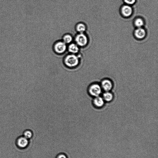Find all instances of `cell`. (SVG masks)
I'll return each instance as SVG.
<instances>
[{
    "instance_id": "cell-1",
    "label": "cell",
    "mask_w": 158,
    "mask_h": 158,
    "mask_svg": "<svg viewBox=\"0 0 158 158\" xmlns=\"http://www.w3.org/2000/svg\"><path fill=\"white\" fill-rule=\"evenodd\" d=\"M63 62L67 68L73 69L79 65L80 60L79 57L75 54H70L67 55L64 57Z\"/></svg>"
},
{
    "instance_id": "cell-2",
    "label": "cell",
    "mask_w": 158,
    "mask_h": 158,
    "mask_svg": "<svg viewBox=\"0 0 158 158\" xmlns=\"http://www.w3.org/2000/svg\"><path fill=\"white\" fill-rule=\"evenodd\" d=\"M101 85L96 83L90 85L87 88V92L89 95L95 97L99 96L102 92Z\"/></svg>"
},
{
    "instance_id": "cell-3",
    "label": "cell",
    "mask_w": 158,
    "mask_h": 158,
    "mask_svg": "<svg viewBox=\"0 0 158 158\" xmlns=\"http://www.w3.org/2000/svg\"><path fill=\"white\" fill-rule=\"evenodd\" d=\"M75 40L76 44L80 47H83L87 45L88 40L84 33H78L75 36Z\"/></svg>"
},
{
    "instance_id": "cell-4",
    "label": "cell",
    "mask_w": 158,
    "mask_h": 158,
    "mask_svg": "<svg viewBox=\"0 0 158 158\" xmlns=\"http://www.w3.org/2000/svg\"><path fill=\"white\" fill-rule=\"evenodd\" d=\"M66 44L63 41L56 42L53 46L54 51L57 54H61L64 53L67 49Z\"/></svg>"
},
{
    "instance_id": "cell-5",
    "label": "cell",
    "mask_w": 158,
    "mask_h": 158,
    "mask_svg": "<svg viewBox=\"0 0 158 158\" xmlns=\"http://www.w3.org/2000/svg\"><path fill=\"white\" fill-rule=\"evenodd\" d=\"M16 145L18 147L21 148H26L29 144L28 139L23 136L18 138L16 141Z\"/></svg>"
},
{
    "instance_id": "cell-6",
    "label": "cell",
    "mask_w": 158,
    "mask_h": 158,
    "mask_svg": "<svg viewBox=\"0 0 158 158\" xmlns=\"http://www.w3.org/2000/svg\"><path fill=\"white\" fill-rule=\"evenodd\" d=\"M113 85L112 82L110 80L106 79L102 81L101 86L102 89L107 92L111 90L113 87Z\"/></svg>"
},
{
    "instance_id": "cell-7",
    "label": "cell",
    "mask_w": 158,
    "mask_h": 158,
    "mask_svg": "<svg viewBox=\"0 0 158 158\" xmlns=\"http://www.w3.org/2000/svg\"><path fill=\"white\" fill-rule=\"evenodd\" d=\"M121 11L122 15L123 16L127 17L131 15L133 10L130 6L126 4L122 7Z\"/></svg>"
},
{
    "instance_id": "cell-8",
    "label": "cell",
    "mask_w": 158,
    "mask_h": 158,
    "mask_svg": "<svg viewBox=\"0 0 158 158\" xmlns=\"http://www.w3.org/2000/svg\"><path fill=\"white\" fill-rule=\"evenodd\" d=\"M134 35L136 38L139 39H142L146 36V31L142 27L137 28L134 31Z\"/></svg>"
},
{
    "instance_id": "cell-9",
    "label": "cell",
    "mask_w": 158,
    "mask_h": 158,
    "mask_svg": "<svg viewBox=\"0 0 158 158\" xmlns=\"http://www.w3.org/2000/svg\"><path fill=\"white\" fill-rule=\"evenodd\" d=\"M94 106L97 108H100L103 106L104 104V100L102 98L99 96L94 97L93 100Z\"/></svg>"
},
{
    "instance_id": "cell-10",
    "label": "cell",
    "mask_w": 158,
    "mask_h": 158,
    "mask_svg": "<svg viewBox=\"0 0 158 158\" xmlns=\"http://www.w3.org/2000/svg\"><path fill=\"white\" fill-rule=\"evenodd\" d=\"M68 49L71 54H75L79 52V48L76 44L72 43L69 44Z\"/></svg>"
},
{
    "instance_id": "cell-11",
    "label": "cell",
    "mask_w": 158,
    "mask_h": 158,
    "mask_svg": "<svg viewBox=\"0 0 158 158\" xmlns=\"http://www.w3.org/2000/svg\"><path fill=\"white\" fill-rule=\"evenodd\" d=\"M75 28L78 33H84L86 28L85 24L82 23H79L76 25Z\"/></svg>"
},
{
    "instance_id": "cell-12",
    "label": "cell",
    "mask_w": 158,
    "mask_h": 158,
    "mask_svg": "<svg viewBox=\"0 0 158 158\" xmlns=\"http://www.w3.org/2000/svg\"><path fill=\"white\" fill-rule=\"evenodd\" d=\"M102 98L104 101L109 102L113 99V95L111 93L107 91L103 94Z\"/></svg>"
},
{
    "instance_id": "cell-13",
    "label": "cell",
    "mask_w": 158,
    "mask_h": 158,
    "mask_svg": "<svg viewBox=\"0 0 158 158\" xmlns=\"http://www.w3.org/2000/svg\"><path fill=\"white\" fill-rule=\"evenodd\" d=\"M63 41L66 44L71 43L73 40L72 36L69 34H66L64 35L62 38Z\"/></svg>"
},
{
    "instance_id": "cell-14",
    "label": "cell",
    "mask_w": 158,
    "mask_h": 158,
    "mask_svg": "<svg viewBox=\"0 0 158 158\" xmlns=\"http://www.w3.org/2000/svg\"><path fill=\"white\" fill-rule=\"evenodd\" d=\"M134 24L137 28L142 27L144 24V22L143 19L140 18H138L135 20Z\"/></svg>"
},
{
    "instance_id": "cell-15",
    "label": "cell",
    "mask_w": 158,
    "mask_h": 158,
    "mask_svg": "<svg viewBox=\"0 0 158 158\" xmlns=\"http://www.w3.org/2000/svg\"><path fill=\"white\" fill-rule=\"evenodd\" d=\"M32 132L30 130H26L23 133V136L28 139L32 138Z\"/></svg>"
},
{
    "instance_id": "cell-16",
    "label": "cell",
    "mask_w": 158,
    "mask_h": 158,
    "mask_svg": "<svg viewBox=\"0 0 158 158\" xmlns=\"http://www.w3.org/2000/svg\"><path fill=\"white\" fill-rule=\"evenodd\" d=\"M136 1V0H123L126 4L130 6L134 4L135 2Z\"/></svg>"
},
{
    "instance_id": "cell-17",
    "label": "cell",
    "mask_w": 158,
    "mask_h": 158,
    "mask_svg": "<svg viewBox=\"0 0 158 158\" xmlns=\"http://www.w3.org/2000/svg\"><path fill=\"white\" fill-rule=\"evenodd\" d=\"M56 158H67V157L65 154L60 153L57 156Z\"/></svg>"
}]
</instances>
